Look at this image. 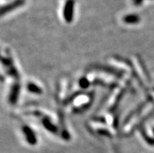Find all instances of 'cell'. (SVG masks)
<instances>
[{
	"instance_id": "6da1fadb",
	"label": "cell",
	"mask_w": 154,
	"mask_h": 153,
	"mask_svg": "<svg viewBox=\"0 0 154 153\" xmlns=\"http://www.w3.org/2000/svg\"><path fill=\"white\" fill-rule=\"evenodd\" d=\"M74 6H75L74 0H67L65 3L63 14V18H64L65 21H66L67 23H70L73 21L74 14Z\"/></svg>"
},
{
	"instance_id": "7a4b0ae2",
	"label": "cell",
	"mask_w": 154,
	"mask_h": 153,
	"mask_svg": "<svg viewBox=\"0 0 154 153\" xmlns=\"http://www.w3.org/2000/svg\"><path fill=\"white\" fill-rule=\"evenodd\" d=\"M23 3H24V0H15L14 2H12L11 3L0 8V15H3V14L9 13L10 11L17 9L20 6H23Z\"/></svg>"
},
{
	"instance_id": "3957f363",
	"label": "cell",
	"mask_w": 154,
	"mask_h": 153,
	"mask_svg": "<svg viewBox=\"0 0 154 153\" xmlns=\"http://www.w3.org/2000/svg\"><path fill=\"white\" fill-rule=\"evenodd\" d=\"M23 130H24V134L26 135L27 142H29V144H31V145H35L36 142H37V140H36V138H35V135L33 133V131L28 127H25Z\"/></svg>"
},
{
	"instance_id": "277c9868",
	"label": "cell",
	"mask_w": 154,
	"mask_h": 153,
	"mask_svg": "<svg viewBox=\"0 0 154 153\" xmlns=\"http://www.w3.org/2000/svg\"><path fill=\"white\" fill-rule=\"evenodd\" d=\"M140 20V18L136 14H128L126 15L124 17V21L126 23H129V24H134V23H139Z\"/></svg>"
},
{
	"instance_id": "5b68a950",
	"label": "cell",
	"mask_w": 154,
	"mask_h": 153,
	"mask_svg": "<svg viewBox=\"0 0 154 153\" xmlns=\"http://www.w3.org/2000/svg\"><path fill=\"white\" fill-rule=\"evenodd\" d=\"M29 90L31 91H32V92H35V93L38 94H40V92H42V90L38 86L35 85V84H30Z\"/></svg>"
},
{
	"instance_id": "8992f818",
	"label": "cell",
	"mask_w": 154,
	"mask_h": 153,
	"mask_svg": "<svg viewBox=\"0 0 154 153\" xmlns=\"http://www.w3.org/2000/svg\"><path fill=\"white\" fill-rule=\"evenodd\" d=\"M80 85L81 87H83V88H85V87H87L89 85V82H88V80L85 79V78H82L80 81Z\"/></svg>"
},
{
	"instance_id": "52a82bcc",
	"label": "cell",
	"mask_w": 154,
	"mask_h": 153,
	"mask_svg": "<svg viewBox=\"0 0 154 153\" xmlns=\"http://www.w3.org/2000/svg\"><path fill=\"white\" fill-rule=\"evenodd\" d=\"M143 0H133V2L135 4V6H139L140 4L143 3Z\"/></svg>"
}]
</instances>
